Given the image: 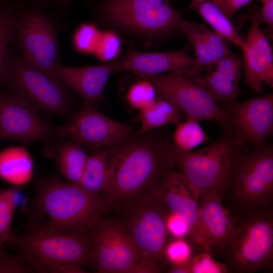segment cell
<instances>
[{"mask_svg": "<svg viewBox=\"0 0 273 273\" xmlns=\"http://www.w3.org/2000/svg\"><path fill=\"white\" fill-rule=\"evenodd\" d=\"M108 149V174L103 194L116 204L155 188L174 167L172 142L152 131L132 132Z\"/></svg>", "mask_w": 273, "mask_h": 273, "instance_id": "1", "label": "cell"}, {"mask_svg": "<svg viewBox=\"0 0 273 273\" xmlns=\"http://www.w3.org/2000/svg\"><path fill=\"white\" fill-rule=\"evenodd\" d=\"M35 202V210L46 219L40 223L78 234H88L93 225L116 205L106 194L92 193L56 177L37 183Z\"/></svg>", "mask_w": 273, "mask_h": 273, "instance_id": "2", "label": "cell"}, {"mask_svg": "<svg viewBox=\"0 0 273 273\" xmlns=\"http://www.w3.org/2000/svg\"><path fill=\"white\" fill-rule=\"evenodd\" d=\"M11 243L19 247L32 269L39 272L82 273L83 266L91 265L89 233L62 232L35 223Z\"/></svg>", "mask_w": 273, "mask_h": 273, "instance_id": "3", "label": "cell"}, {"mask_svg": "<svg viewBox=\"0 0 273 273\" xmlns=\"http://www.w3.org/2000/svg\"><path fill=\"white\" fill-rule=\"evenodd\" d=\"M246 144L239 142L233 130L195 151L181 152L172 146L175 166L198 192L200 198L216 196L223 198L231 190L240 159Z\"/></svg>", "mask_w": 273, "mask_h": 273, "instance_id": "4", "label": "cell"}, {"mask_svg": "<svg viewBox=\"0 0 273 273\" xmlns=\"http://www.w3.org/2000/svg\"><path fill=\"white\" fill-rule=\"evenodd\" d=\"M232 236L223 249L229 272L252 273L273 268V213L271 203L239 207Z\"/></svg>", "mask_w": 273, "mask_h": 273, "instance_id": "5", "label": "cell"}, {"mask_svg": "<svg viewBox=\"0 0 273 273\" xmlns=\"http://www.w3.org/2000/svg\"><path fill=\"white\" fill-rule=\"evenodd\" d=\"M115 206L117 215L115 218L134 243L140 260H161L166 245L169 210L154 188Z\"/></svg>", "mask_w": 273, "mask_h": 273, "instance_id": "6", "label": "cell"}, {"mask_svg": "<svg viewBox=\"0 0 273 273\" xmlns=\"http://www.w3.org/2000/svg\"><path fill=\"white\" fill-rule=\"evenodd\" d=\"M171 0H105L101 6L105 17L113 23L137 34L158 37L178 30L180 12Z\"/></svg>", "mask_w": 273, "mask_h": 273, "instance_id": "7", "label": "cell"}, {"mask_svg": "<svg viewBox=\"0 0 273 273\" xmlns=\"http://www.w3.org/2000/svg\"><path fill=\"white\" fill-rule=\"evenodd\" d=\"M150 81L157 94L170 101L186 117L198 121L209 120L219 124L223 131L233 129L226 112L219 107L201 85L174 73L141 77Z\"/></svg>", "mask_w": 273, "mask_h": 273, "instance_id": "8", "label": "cell"}, {"mask_svg": "<svg viewBox=\"0 0 273 273\" xmlns=\"http://www.w3.org/2000/svg\"><path fill=\"white\" fill-rule=\"evenodd\" d=\"M14 37L22 58L54 78L53 73L60 64V53L57 33L50 18L37 8L18 11Z\"/></svg>", "mask_w": 273, "mask_h": 273, "instance_id": "9", "label": "cell"}, {"mask_svg": "<svg viewBox=\"0 0 273 273\" xmlns=\"http://www.w3.org/2000/svg\"><path fill=\"white\" fill-rule=\"evenodd\" d=\"M91 265L100 273H132L140 261L131 238L115 218L103 217L89 232Z\"/></svg>", "mask_w": 273, "mask_h": 273, "instance_id": "10", "label": "cell"}, {"mask_svg": "<svg viewBox=\"0 0 273 273\" xmlns=\"http://www.w3.org/2000/svg\"><path fill=\"white\" fill-rule=\"evenodd\" d=\"M238 207L271 203L273 198V146L252 147L242 154L232 189Z\"/></svg>", "mask_w": 273, "mask_h": 273, "instance_id": "11", "label": "cell"}, {"mask_svg": "<svg viewBox=\"0 0 273 273\" xmlns=\"http://www.w3.org/2000/svg\"><path fill=\"white\" fill-rule=\"evenodd\" d=\"M6 79L15 93L41 111L62 114L69 109L64 85L23 58L11 60Z\"/></svg>", "mask_w": 273, "mask_h": 273, "instance_id": "12", "label": "cell"}, {"mask_svg": "<svg viewBox=\"0 0 273 273\" xmlns=\"http://www.w3.org/2000/svg\"><path fill=\"white\" fill-rule=\"evenodd\" d=\"M132 132L131 126L114 120L84 102L67 122L55 129V135L94 150L112 147Z\"/></svg>", "mask_w": 273, "mask_h": 273, "instance_id": "13", "label": "cell"}, {"mask_svg": "<svg viewBox=\"0 0 273 273\" xmlns=\"http://www.w3.org/2000/svg\"><path fill=\"white\" fill-rule=\"evenodd\" d=\"M41 111L16 93H0V139L29 144L51 139L55 129Z\"/></svg>", "mask_w": 273, "mask_h": 273, "instance_id": "14", "label": "cell"}, {"mask_svg": "<svg viewBox=\"0 0 273 273\" xmlns=\"http://www.w3.org/2000/svg\"><path fill=\"white\" fill-rule=\"evenodd\" d=\"M154 189L169 211L180 215L188 221L193 242L204 251L211 253L212 249L200 216V196L197 190L174 168L164 174Z\"/></svg>", "mask_w": 273, "mask_h": 273, "instance_id": "15", "label": "cell"}, {"mask_svg": "<svg viewBox=\"0 0 273 273\" xmlns=\"http://www.w3.org/2000/svg\"><path fill=\"white\" fill-rule=\"evenodd\" d=\"M235 137L240 142L257 147L266 143L273 134V94L251 98L243 102L225 104Z\"/></svg>", "mask_w": 273, "mask_h": 273, "instance_id": "16", "label": "cell"}, {"mask_svg": "<svg viewBox=\"0 0 273 273\" xmlns=\"http://www.w3.org/2000/svg\"><path fill=\"white\" fill-rule=\"evenodd\" d=\"M197 61L186 51L141 52L131 50L115 61V72L128 71L141 77L174 73L197 76Z\"/></svg>", "mask_w": 273, "mask_h": 273, "instance_id": "17", "label": "cell"}, {"mask_svg": "<svg viewBox=\"0 0 273 273\" xmlns=\"http://www.w3.org/2000/svg\"><path fill=\"white\" fill-rule=\"evenodd\" d=\"M260 25L254 11L241 50L245 83L257 94L263 93V84L273 87L272 48Z\"/></svg>", "mask_w": 273, "mask_h": 273, "instance_id": "18", "label": "cell"}, {"mask_svg": "<svg viewBox=\"0 0 273 273\" xmlns=\"http://www.w3.org/2000/svg\"><path fill=\"white\" fill-rule=\"evenodd\" d=\"M242 67L241 57L231 52L207 67L204 75L190 79L203 86L216 102L231 103L236 101L240 92Z\"/></svg>", "mask_w": 273, "mask_h": 273, "instance_id": "19", "label": "cell"}, {"mask_svg": "<svg viewBox=\"0 0 273 273\" xmlns=\"http://www.w3.org/2000/svg\"><path fill=\"white\" fill-rule=\"evenodd\" d=\"M115 61L90 66L67 67L59 64L53 77L80 95L84 102L96 105L103 97L105 85L115 72Z\"/></svg>", "mask_w": 273, "mask_h": 273, "instance_id": "20", "label": "cell"}, {"mask_svg": "<svg viewBox=\"0 0 273 273\" xmlns=\"http://www.w3.org/2000/svg\"><path fill=\"white\" fill-rule=\"evenodd\" d=\"M178 30L185 35L194 49L197 77L202 75L204 68L231 52L227 40L204 24L182 19Z\"/></svg>", "mask_w": 273, "mask_h": 273, "instance_id": "21", "label": "cell"}, {"mask_svg": "<svg viewBox=\"0 0 273 273\" xmlns=\"http://www.w3.org/2000/svg\"><path fill=\"white\" fill-rule=\"evenodd\" d=\"M222 198L208 196L199 199V213L208 240L212 247L222 251L233 233L236 219L221 203Z\"/></svg>", "mask_w": 273, "mask_h": 273, "instance_id": "22", "label": "cell"}, {"mask_svg": "<svg viewBox=\"0 0 273 273\" xmlns=\"http://www.w3.org/2000/svg\"><path fill=\"white\" fill-rule=\"evenodd\" d=\"M33 164L29 152L23 147H12L0 152V177L16 186L28 183Z\"/></svg>", "mask_w": 273, "mask_h": 273, "instance_id": "23", "label": "cell"}, {"mask_svg": "<svg viewBox=\"0 0 273 273\" xmlns=\"http://www.w3.org/2000/svg\"><path fill=\"white\" fill-rule=\"evenodd\" d=\"M183 115L170 101L158 95L151 103L139 111L136 120L140 127L138 132H147L169 123L176 125L183 121Z\"/></svg>", "mask_w": 273, "mask_h": 273, "instance_id": "24", "label": "cell"}, {"mask_svg": "<svg viewBox=\"0 0 273 273\" xmlns=\"http://www.w3.org/2000/svg\"><path fill=\"white\" fill-rule=\"evenodd\" d=\"M190 7L197 12L213 29L242 50L244 38L239 34L221 8L212 0H191Z\"/></svg>", "mask_w": 273, "mask_h": 273, "instance_id": "25", "label": "cell"}, {"mask_svg": "<svg viewBox=\"0 0 273 273\" xmlns=\"http://www.w3.org/2000/svg\"><path fill=\"white\" fill-rule=\"evenodd\" d=\"M61 146L56 155L58 168L69 183L78 185L88 157L83 146L72 141Z\"/></svg>", "mask_w": 273, "mask_h": 273, "instance_id": "26", "label": "cell"}, {"mask_svg": "<svg viewBox=\"0 0 273 273\" xmlns=\"http://www.w3.org/2000/svg\"><path fill=\"white\" fill-rule=\"evenodd\" d=\"M108 149L94 150L87 160L78 186L94 193H103L107 178Z\"/></svg>", "mask_w": 273, "mask_h": 273, "instance_id": "27", "label": "cell"}, {"mask_svg": "<svg viewBox=\"0 0 273 273\" xmlns=\"http://www.w3.org/2000/svg\"><path fill=\"white\" fill-rule=\"evenodd\" d=\"M17 13L14 5H0V81L6 79L10 64L8 48L14 38Z\"/></svg>", "mask_w": 273, "mask_h": 273, "instance_id": "28", "label": "cell"}, {"mask_svg": "<svg viewBox=\"0 0 273 273\" xmlns=\"http://www.w3.org/2000/svg\"><path fill=\"white\" fill-rule=\"evenodd\" d=\"M186 118V121L175 125L173 135L172 147L181 152H191L209 139L198 121L189 117Z\"/></svg>", "mask_w": 273, "mask_h": 273, "instance_id": "29", "label": "cell"}, {"mask_svg": "<svg viewBox=\"0 0 273 273\" xmlns=\"http://www.w3.org/2000/svg\"><path fill=\"white\" fill-rule=\"evenodd\" d=\"M19 190L18 186L0 190V247L6 242L11 243L15 236L11 223Z\"/></svg>", "mask_w": 273, "mask_h": 273, "instance_id": "30", "label": "cell"}, {"mask_svg": "<svg viewBox=\"0 0 273 273\" xmlns=\"http://www.w3.org/2000/svg\"><path fill=\"white\" fill-rule=\"evenodd\" d=\"M157 95L153 84L148 80L142 78L129 87L126 98L129 105L139 111L151 103Z\"/></svg>", "mask_w": 273, "mask_h": 273, "instance_id": "31", "label": "cell"}, {"mask_svg": "<svg viewBox=\"0 0 273 273\" xmlns=\"http://www.w3.org/2000/svg\"><path fill=\"white\" fill-rule=\"evenodd\" d=\"M101 33V31L94 25L82 24L74 35L73 42L76 49L83 54H94Z\"/></svg>", "mask_w": 273, "mask_h": 273, "instance_id": "32", "label": "cell"}, {"mask_svg": "<svg viewBox=\"0 0 273 273\" xmlns=\"http://www.w3.org/2000/svg\"><path fill=\"white\" fill-rule=\"evenodd\" d=\"M164 257L172 265L189 263L193 257L191 246L184 238H175L166 245Z\"/></svg>", "mask_w": 273, "mask_h": 273, "instance_id": "33", "label": "cell"}, {"mask_svg": "<svg viewBox=\"0 0 273 273\" xmlns=\"http://www.w3.org/2000/svg\"><path fill=\"white\" fill-rule=\"evenodd\" d=\"M226 265L217 261L211 253L204 251L193 256L189 264V273H227Z\"/></svg>", "mask_w": 273, "mask_h": 273, "instance_id": "34", "label": "cell"}, {"mask_svg": "<svg viewBox=\"0 0 273 273\" xmlns=\"http://www.w3.org/2000/svg\"><path fill=\"white\" fill-rule=\"evenodd\" d=\"M121 47L120 39L115 33L101 32L94 54L102 61H110L118 55Z\"/></svg>", "mask_w": 273, "mask_h": 273, "instance_id": "35", "label": "cell"}, {"mask_svg": "<svg viewBox=\"0 0 273 273\" xmlns=\"http://www.w3.org/2000/svg\"><path fill=\"white\" fill-rule=\"evenodd\" d=\"M168 233L175 238H185L191 234V228L188 221L180 215L168 212L166 218Z\"/></svg>", "mask_w": 273, "mask_h": 273, "instance_id": "36", "label": "cell"}, {"mask_svg": "<svg viewBox=\"0 0 273 273\" xmlns=\"http://www.w3.org/2000/svg\"><path fill=\"white\" fill-rule=\"evenodd\" d=\"M261 4L259 10L255 11L260 24L267 26V31L264 32L268 40L272 38L273 32V0H257Z\"/></svg>", "mask_w": 273, "mask_h": 273, "instance_id": "37", "label": "cell"}, {"mask_svg": "<svg viewBox=\"0 0 273 273\" xmlns=\"http://www.w3.org/2000/svg\"><path fill=\"white\" fill-rule=\"evenodd\" d=\"M257 0H220L219 7L230 19L242 7Z\"/></svg>", "mask_w": 273, "mask_h": 273, "instance_id": "38", "label": "cell"}, {"mask_svg": "<svg viewBox=\"0 0 273 273\" xmlns=\"http://www.w3.org/2000/svg\"><path fill=\"white\" fill-rule=\"evenodd\" d=\"M162 269L158 262L151 259H142L136 264L132 273H158Z\"/></svg>", "mask_w": 273, "mask_h": 273, "instance_id": "39", "label": "cell"}, {"mask_svg": "<svg viewBox=\"0 0 273 273\" xmlns=\"http://www.w3.org/2000/svg\"><path fill=\"white\" fill-rule=\"evenodd\" d=\"M190 263L173 265L171 267L168 272L170 273H189V264Z\"/></svg>", "mask_w": 273, "mask_h": 273, "instance_id": "40", "label": "cell"}, {"mask_svg": "<svg viewBox=\"0 0 273 273\" xmlns=\"http://www.w3.org/2000/svg\"><path fill=\"white\" fill-rule=\"evenodd\" d=\"M3 246L0 247V269L3 264L9 257L6 253V251L3 249Z\"/></svg>", "mask_w": 273, "mask_h": 273, "instance_id": "41", "label": "cell"}, {"mask_svg": "<svg viewBox=\"0 0 273 273\" xmlns=\"http://www.w3.org/2000/svg\"><path fill=\"white\" fill-rule=\"evenodd\" d=\"M55 4L59 6H64L71 2L73 0H51Z\"/></svg>", "mask_w": 273, "mask_h": 273, "instance_id": "42", "label": "cell"}, {"mask_svg": "<svg viewBox=\"0 0 273 273\" xmlns=\"http://www.w3.org/2000/svg\"><path fill=\"white\" fill-rule=\"evenodd\" d=\"M212 1L219 7V5L220 4V0H212Z\"/></svg>", "mask_w": 273, "mask_h": 273, "instance_id": "43", "label": "cell"}, {"mask_svg": "<svg viewBox=\"0 0 273 273\" xmlns=\"http://www.w3.org/2000/svg\"><path fill=\"white\" fill-rule=\"evenodd\" d=\"M6 1V0H0V1Z\"/></svg>", "mask_w": 273, "mask_h": 273, "instance_id": "44", "label": "cell"}]
</instances>
